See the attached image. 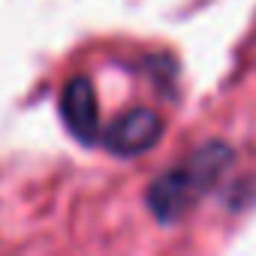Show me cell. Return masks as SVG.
Masks as SVG:
<instances>
[{"label": "cell", "mask_w": 256, "mask_h": 256, "mask_svg": "<svg viewBox=\"0 0 256 256\" xmlns=\"http://www.w3.org/2000/svg\"><path fill=\"white\" fill-rule=\"evenodd\" d=\"M60 114L66 130L84 142L94 145L100 136V106H96V90L90 84V78L84 76H72L60 94Z\"/></svg>", "instance_id": "3"}, {"label": "cell", "mask_w": 256, "mask_h": 256, "mask_svg": "<svg viewBox=\"0 0 256 256\" xmlns=\"http://www.w3.org/2000/svg\"><path fill=\"white\" fill-rule=\"evenodd\" d=\"M232 163V148L223 142H208L190 151L181 163L157 175L148 187V208L160 223H178L226 172Z\"/></svg>", "instance_id": "1"}, {"label": "cell", "mask_w": 256, "mask_h": 256, "mask_svg": "<svg viewBox=\"0 0 256 256\" xmlns=\"http://www.w3.org/2000/svg\"><path fill=\"white\" fill-rule=\"evenodd\" d=\"M160 136H163V118L157 112L130 108L108 124V130L102 133V145L114 157H139L151 151L160 142Z\"/></svg>", "instance_id": "2"}]
</instances>
